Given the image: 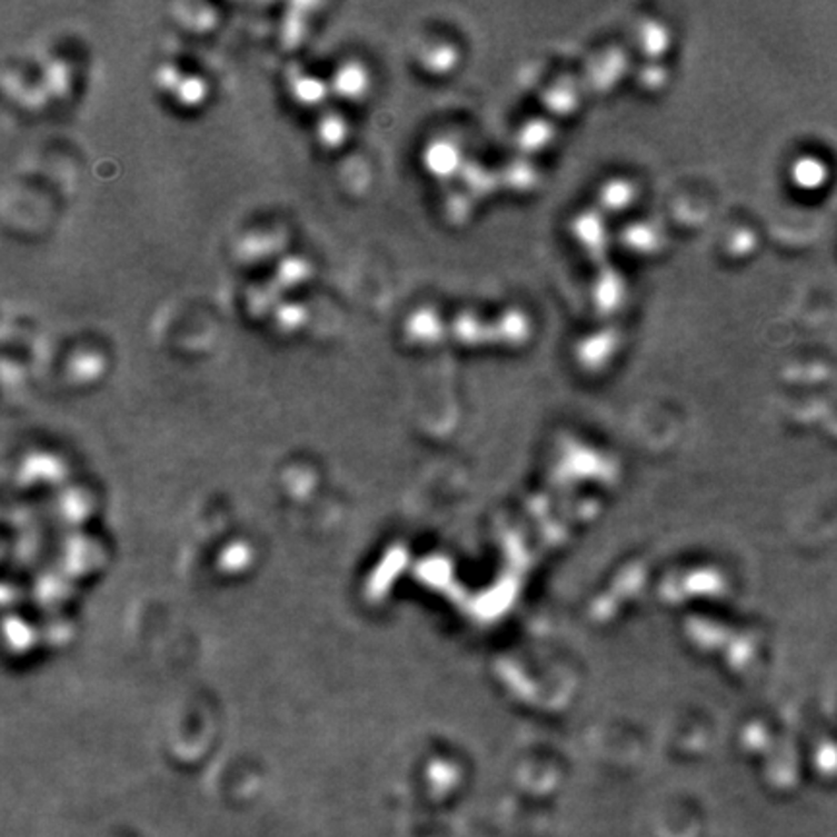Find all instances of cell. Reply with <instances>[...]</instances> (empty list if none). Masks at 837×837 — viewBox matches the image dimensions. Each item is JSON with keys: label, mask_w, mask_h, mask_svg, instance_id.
Returning <instances> with one entry per match:
<instances>
[{"label": "cell", "mask_w": 837, "mask_h": 837, "mask_svg": "<svg viewBox=\"0 0 837 837\" xmlns=\"http://www.w3.org/2000/svg\"><path fill=\"white\" fill-rule=\"evenodd\" d=\"M310 266L309 262H305L301 258H289L283 265L279 266L278 273H276V286L293 287L297 283H302L305 279L309 278Z\"/></svg>", "instance_id": "3"}, {"label": "cell", "mask_w": 837, "mask_h": 837, "mask_svg": "<svg viewBox=\"0 0 837 837\" xmlns=\"http://www.w3.org/2000/svg\"><path fill=\"white\" fill-rule=\"evenodd\" d=\"M332 88L340 98L357 101L365 96V91L369 88L367 70L362 69L361 64H357V62H346L333 74Z\"/></svg>", "instance_id": "1"}, {"label": "cell", "mask_w": 837, "mask_h": 837, "mask_svg": "<svg viewBox=\"0 0 837 837\" xmlns=\"http://www.w3.org/2000/svg\"><path fill=\"white\" fill-rule=\"evenodd\" d=\"M293 91L295 98L299 101L315 106L320 99L325 98L328 88H326L325 82H320L315 76H301V78L295 80Z\"/></svg>", "instance_id": "4"}, {"label": "cell", "mask_w": 837, "mask_h": 837, "mask_svg": "<svg viewBox=\"0 0 837 837\" xmlns=\"http://www.w3.org/2000/svg\"><path fill=\"white\" fill-rule=\"evenodd\" d=\"M101 367H103L101 355L93 353V351H80L72 359V370L76 375H86V377L91 378L101 370Z\"/></svg>", "instance_id": "7"}, {"label": "cell", "mask_w": 837, "mask_h": 837, "mask_svg": "<svg viewBox=\"0 0 837 837\" xmlns=\"http://www.w3.org/2000/svg\"><path fill=\"white\" fill-rule=\"evenodd\" d=\"M276 320L279 328L286 332H295L307 320V310L301 305H281L276 309Z\"/></svg>", "instance_id": "6"}, {"label": "cell", "mask_w": 837, "mask_h": 837, "mask_svg": "<svg viewBox=\"0 0 837 837\" xmlns=\"http://www.w3.org/2000/svg\"><path fill=\"white\" fill-rule=\"evenodd\" d=\"M175 91H177L175 96L179 98L182 106H198L205 99L206 88L205 82H200L197 76H189V78H181Z\"/></svg>", "instance_id": "5"}, {"label": "cell", "mask_w": 837, "mask_h": 837, "mask_svg": "<svg viewBox=\"0 0 837 837\" xmlns=\"http://www.w3.org/2000/svg\"><path fill=\"white\" fill-rule=\"evenodd\" d=\"M348 137V124L338 114H326L318 124V138L326 148H338Z\"/></svg>", "instance_id": "2"}]
</instances>
